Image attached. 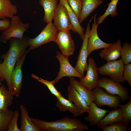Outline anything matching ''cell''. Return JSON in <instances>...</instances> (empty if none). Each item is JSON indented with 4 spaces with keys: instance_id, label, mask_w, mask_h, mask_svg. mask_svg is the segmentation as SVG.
<instances>
[{
    "instance_id": "obj_32",
    "label": "cell",
    "mask_w": 131,
    "mask_h": 131,
    "mask_svg": "<svg viewBox=\"0 0 131 131\" xmlns=\"http://www.w3.org/2000/svg\"><path fill=\"white\" fill-rule=\"evenodd\" d=\"M127 125L122 122L106 126L101 129L102 131H127L129 129Z\"/></svg>"
},
{
    "instance_id": "obj_6",
    "label": "cell",
    "mask_w": 131,
    "mask_h": 131,
    "mask_svg": "<svg viewBox=\"0 0 131 131\" xmlns=\"http://www.w3.org/2000/svg\"><path fill=\"white\" fill-rule=\"evenodd\" d=\"M97 87L103 88L110 95L118 96L123 102L127 100L130 97L127 87L123 86L121 83L114 82L105 77L98 79Z\"/></svg>"
},
{
    "instance_id": "obj_36",
    "label": "cell",
    "mask_w": 131,
    "mask_h": 131,
    "mask_svg": "<svg viewBox=\"0 0 131 131\" xmlns=\"http://www.w3.org/2000/svg\"><path fill=\"white\" fill-rule=\"evenodd\" d=\"M10 26V21L4 18L0 20V31H4L9 29Z\"/></svg>"
},
{
    "instance_id": "obj_18",
    "label": "cell",
    "mask_w": 131,
    "mask_h": 131,
    "mask_svg": "<svg viewBox=\"0 0 131 131\" xmlns=\"http://www.w3.org/2000/svg\"><path fill=\"white\" fill-rule=\"evenodd\" d=\"M20 108L21 115L20 131H42L32 121L26 107L21 104Z\"/></svg>"
},
{
    "instance_id": "obj_20",
    "label": "cell",
    "mask_w": 131,
    "mask_h": 131,
    "mask_svg": "<svg viewBox=\"0 0 131 131\" xmlns=\"http://www.w3.org/2000/svg\"><path fill=\"white\" fill-rule=\"evenodd\" d=\"M81 9L79 19L81 24L96 8L103 2L102 0H81Z\"/></svg>"
},
{
    "instance_id": "obj_10",
    "label": "cell",
    "mask_w": 131,
    "mask_h": 131,
    "mask_svg": "<svg viewBox=\"0 0 131 131\" xmlns=\"http://www.w3.org/2000/svg\"><path fill=\"white\" fill-rule=\"evenodd\" d=\"M53 20V24L58 31L72 30V24L67 10L60 2L57 4Z\"/></svg>"
},
{
    "instance_id": "obj_31",
    "label": "cell",
    "mask_w": 131,
    "mask_h": 131,
    "mask_svg": "<svg viewBox=\"0 0 131 131\" xmlns=\"http://www.w3.org/2000/svg\"><path fill=\"white\" fill-rule=\"evenodd\" d=\"M129 102L125 105L120 104L118 107L121 108L123 112V118L122 122L127 125L130 124L131 120V97L130 96Z\"/></svg>"
},
{
    "instance_id": "obj_15",
    "label": "cell",
    "mask_w": 131,
    "mask_h": 131,
    "mask_svg": "<svg viewBox=\"0 0 131 131\" xmlns=\"http://www.w3.org/2000/svg\"><path fill=\"white\" fill-rule=\"evenodd\" d=\"M67 91L68 99L73 102L80 113L82 115L88 113L90 106L84 98L70 84L68 87Z\"/></svg>"
},
{
    "instance_id": "obj_27",
    "label": "cell",
    "mask_w": 131,
    "mask_h": 131,
    "mask_svg": "<svg viewBox=\"0 0 131 131\" xmlns=\"http://www.w3.org/2000/svg\"><path fill=\"white\" fill-rule=\"evenodd\" d=\"M119 0H111L108 3V8L104 13L97 18V22L99 25L102 23L104 20L108 16L114 17L119 15L117 12V5Z\"/></svg>"
},
{
    "instance_id": "obj_21",
    "label": "cell",
    "mask_w": 131,
    "mask_h": 131,
    "mask_svg": "<svg viewBox=\"0 0 131 131\" xmlns=\"http://www.w3.org/2000/svg\"><path fill=\"white\" fill-rule=\"evenodd\" d=\"M101 120L97 125L98 129L114 123L122 122L123 118V112L120 108H117L110 111Z\"/></svg>"
},
{
    "instance_id": "obj_1",
    "label": "cell",
    "mask_w": 131,
    "mask_h": 131,
    "mask_svg": "<svg viewBox=\"0 0 131 131\" xmlns=\"http://www.w3.org/2000/svg\"><path fill=\"white\" fill-rule=\"evenodd\" d=\"M28 37L23 36L22 39L12 38L9 39L10 45L8 50L0 56L3 59L0 69L1 82L5 81L8 90L11 92V76L17 62L20 58L27 51Z\"/></svg>"
},
{
    "instance_id": "obj_7",
    "label": "cell",
    "mask_w": 131,
    "mask_h": 131,
    "mask_svg": "<svg viewBox=\"0 0 131 131\" xmlns=\"http://www.w3.org/2000/svg\"><path fill=\"white\" fill-rule=\"evenodd\" d=\"M56 57L59 62L60 68L59 71L57 73V76L52 81L54 85L57 84L64 77H75L79 78L83 77L71 65L68 57L65 56L59 51H57Z\"/></svg>"
},
{
    "instance_id": "obj_22",
    "label": "cell",
    "mask_w": 131,
    "mask_h": 131,
    "mask_svg": "<svg viewBox=\"0 0 131 131\" xmlns=\"http://www.w3.org/2000/svg\"><path fill=\"white\" fill-rule=\"evenodd\" d=\"M60 2L66 9L70 19L73 27L72 31L78 33L81 39L83 40L84 36V29L80 24L79 20L72 10L67 0H59Z\"/></svg>"
},
{
    "instance_id": "obj_34",
    "label": "cell",
    "mask_w": 131,
    "mask_h": 131,
    "mask_svg": "<svg viewBox=\"0 0 131 131\" xmlns=\"http://www.w3.org/2000/svg\"><path fill=\"white\" fill-rule=\"evenodd\" d=\"M19 116L18 111L16 110L15 111L13 117L8 125V131H20L17 124Z\"/></svg>"
},
{
    "instance_id": "obj_14",
    "label": "cell",
    "mask_w": 131,
    "mask_h": 131,
    "mask_svg": "<svg viewBox=\"0 0 131 131\" xmlns=\"http://www.w3.org/2000/svg\"><path fill=\"white\" fill-rule=\"evenodd\" d=\"M86 74L83 78H80L79 82L90 90H93L97 87L98 80V68L94 59L90 57Z\"/></svg>"
},
{
    "instance_id": "obj_33",
    "label": "cell",
    "mask_w": 131,
    "mask_h": 131,
    "mask_svg": "<svg viewBox=\"0 0 131 131\" xmlns=\"http://www.w3.org/2000/svg\"><path fill=\"white\" fill-rule=\"evenodd\" d=\"M71 8L78 20L80 17L81 9V0H67Z\"/></svg>"
},
{
    "instance_id": "obj_3",
    "label": "cell",
    "mask_w": 131,
    "mask_h": 131,
    "mask_svg": "<svg viewBox=\"0 0 131 131\" xmlns=\"http://www.w3.org/2000/svg\"><path fill=\"white\" fill-rule=\"evenodd\" d=\"M125 66L121 58L107 61L105 64L98 68V72L101 75L108 76L110 79L114 82L123 83L125 81L123 78Z\"/></svg>"
},
{
    "instance_id": "obj_2",
    "label": "cell",
    "mask_w": 131,
    "mask_h": 131,
    "mask_svg": "<svg viewBox=\"0 0 131 131\" xmlns=\"http://www.w3.org/2000/svg\"><path fill=\"white\" fill-rule=\"evenodd\" d=\"M33 122L42 131H84L88 126L75 117H65L51 122L31 118Z\"/></svg>"
},
{
    "instance_id": "obj_30",
    "label": "cell",
    "mask_w": 131,
    "mask_h": 131,
    "mask_svg": "<svg viewBox=\"0 0 131 131\" xmlns=\"http://www.w3.org/2000/svg\"><path fill=\"white\" fill-rule=\"evenodd\" d=\"M31 76L46 86L51 94L55 96L57 98L61 95V93L55 88L52 81H50L44 79L34 74H32Z\"/></svg>"
},
{
    "instance_id": "obj_9",
    "label": "cell",
    "mask_w": 131,
    "mask_h": 131,
    "mask_svg": "<svg viewBox=\"0 0 131 131\" xmlns=\"http://www.w3.org/2000/svg\"><path fill=\"white\" fill-rule=\"evenodd\" d=\"M93 18V16L88 24L76 64L74 67L79 73L83 77L84 76V72L86 71L88 66L87 60L89 56L87 49L88 36L90 29V24Z\"/></svg>"
},
{
    "instance_id": "obj_37",
    "label": "cell",
    "mask_w": 131,
    "mask_h": 131,
    "mask_svg": "<svg viewBox=\"0 0 131 131\" xmlns=\"http://www.w3.org/2000/svg\"><path fill=\"white\" fill-rule=\"evenodd\" d=\"M1 63H0V67L1 66Z\"/></svg>"
},
{
    "instance_id": "obj_16",
    "label": "cell",
    "mask_w": 131,
    "mask_h": 131,
    "mask_svg": "<svg viewBox=\"0 0 131 131\" xmlns=\"http://www.w3.org/2000/svg\"><path fill=\"white\" fill-rule=\"evenodd\" d=\"M109 111L101 108L98 107L94 102H92L90 106L88 116L84 117V119L88 122L90 125L94 126L105 116Z\"/></svg>"
},
{
    "instance_id": "obj_5",
    "label": "cell",
    "mask_w": 131,
    "mask_h": 131,
    "mask_svg": "<svg viewBox=\"0 0 131 131\" xmlns=\"http://www.w3.org/2000/svg\"><path fill=\"white\" fill-rule=\"evenodd\" d=\"M58 31L52 22L47 23L41 33L36 37L33 38L28 37V42L29 48L27 51L29 52L43 44L54 41Z\"/></svg>"
},
{
    "instance_id": "obj_26",
    "label": "cell",
    "mask_w": 131,
    "mask_h": 131,
    "mask_svg": "<svg viewBox=\"0 0 131 131\" xmlns=\"http://www.w3.org/2000/svg\"><path fill=\"white\" fill-rule=\"evenodd\" d=\"M13 95L3 85L0 87V109L8 108L13 103Z\"/></svg>"
},
{
    "instance_id": "obj_12",
    "label": "cell",
    "mask_w": 131,
    "mask_h": 131,
    "mask_svg": "<svg viewBox=\"0 0 131 131\" xmlns=\"http://www.w3.org/2000/svg\"><path fill=\"white\" fill-rule=\"evenodd\" d=\"M96 16L97 15L95 14L93 16L92 28L88 34L87 49L89 55L95 50L106 48L112 44L104 42L99 37L97 32L98 25L97 23Z\"/></svg>"
},
{
    "instance_id": "obj_8",
    "label": "cell",
    "mask_w": 131,
    "mask_h": 131,
    "mask_svg": "<svg viewBox=\"0 0 131 131\" xmlns=\"http://www.w3.org/2000/svg\"><path fill=\"white\" fill-rule=\"evenodd\" d=\"M92 90L95 97L94 102L98 107L104 106L112 108L118 107L121 100L118 96L110 95L99 87H96Z\"/></svg>"
},
{
    "instance_id": "obj_28",
    "label": "cell",
    "mask_w": 131,
    "mask_h": 131,
    "mask_svg": "<svg viewBox=\"0 0 131 131\" xmlns=\"http://www.w3.org/2000/svg\"><path fill=\"white\" fill-rule=\"evenodd\" d=\"M14 112L8 108L0 109V131H8V125L13 117Z\"/></svg>"
},
{
    "instance_id": "obj_35",
    "label": "cell",
    "mask_w": 131,
    "mask_h": 131,
    "mask_svg": "<svg viewBox=\"0 0 131 131\" xmlns=\"http://www.w3.org/2000/svg\"><path fill=\"white\" fill-rule=\"evenodd\" d=\"M123 78L131 86V64L126 65L123 73Z\"/></svg>"
},
{
    "instance_id": "obj_23",
    "label": "cell",
    "mask_w": 131,
    "mask_h": 131,
    "mask_svg": "<svg viewBox=\"0 0 131 131\" xmlns=\"http://www.w3.org/2000/svg\"><path fill=\"white\" fill-rule=\"evenodd\" d=\"M57 98L56 105L60 112L68 111L75 117L82 115L76 106L72 101L65 98L62 95Z\"/></svg>"
},
{
    "instance_id": "obj_13",
    "label": "cell",
    "mask_w": 131,
    "mask_h": 131,
    "mask_svg": "<svg viewBox=\"0 0 131 131\" xmlns=\"http://www.w3.org/2000/svg\"><path fill=\"white\" fill-rule=\"evenodd\" d=\"M27 51L19 59L16 64L11 76L12 91L13 96H19L21 92L23 80L22 67L25 60Z\"/></svg>"
},
{
    "instance_id": "obj_25",
    "label": "cell",
    "mask_w": 131,
    "mask_h": 131,
    "mask_svg": "<svg viewBox=\"0 0 131 131\" xmlns=\"http://www.w3.org/2000/svg\"><path fill=\"white\" fill-rule=\"evenodd\" d=\"M17 12L16 6L10 0H0V19L11 18Z\"/></svg>"
},
{
    "instance_id": "obj_24",
    "label": "cell",
    "mask_w": 131,
    "mask_h": 131,
    "mask_svg": "<svg viewBox=\"0 0 131 131\" xmlns=\"http://www.w3.org/2000/svg\"><path fill=\"white\" fill-rule=\"evenodd\" d=\"M58 0H39V3L43 8V21L48 23L52 22Z\"/></svg>"
},
{
    "instance_id": "obj_17",
    "label": "cell",
    "mask_w": 131,
    "mask_h": 131,
    "mask_svg": "<svg viewBox=\"0 0 131 131\" xmlns=\"http://www.w3.org/2000/svg\"><path fill=\"white\" fill-rule=\"evenodd\" d=\"M122 47L121 40L118 39L109 47L101 50L99 56L102 59L107 61L117 60L121 57Z\"/></svg>"
},
{
    "instance_id": "obj_4",
    "label": "cell",
    "mask_w": 131,
    "mask_h": 131,
    "mask_svg": "<svg viewBox=\"0 0 131 131\" xmlns=\"http://www.w3.org/2000/svg\"><path fill=\"white\" fill-rule=\"evenodd\" d=\"M10 26L8 29L3 31L0 36V42L5 43L11 38L22 39L24 33L30 26L28 23H24L18 16L11 18Z\"/></svg>"
},
{
    "instance_id": "obj_29",
    "label": "cell",
    "mask_w": 131,
    "mask_h": 131,
    "mask_svg": "<svg viewBox=\"0 0 131 131\" xmlns=\"http://www.w3.org/2000/svg\"><path fill=\"white\" fill-rule=\"evenodd\" d=\"M121 59L124 64L130 63L131 62V44L128 42L124 43L120 52Z\"/></svg>"
},
{
    "instance_id": "obj_11",
    "label": "cell",
    "mask_w": 131,
    "mask_h": 131,
    "mask_svg": "<svg viewBox=\"0 0 131 131\" xmlns=\"http://www.w3.org/2000/svg\"><path fill=\"white\" fill-rule=\"evenodd\" d=\"M54 42L57 44L61 53L65 56L68 57L74 54L75 46L70 31H58Z\"/></svg>"
},
{
    "instance_id": "obj_19",
    "label": "cell",
    "mask_w": 131,
    "mask_h": 131,
    "mask_svg": "<svg viewBox=\"0 0 131 131\" xmlns=\"http://www.w3.org/2000/svg\"><path fill=\"white\" fill-rule=\"evenodd\" d=\"M69 78L70 84L84 98L90 106L95 101V97L92 90L82 85L79 82L76 80L74 77Z\"/></svg>"
}]
</instances>
